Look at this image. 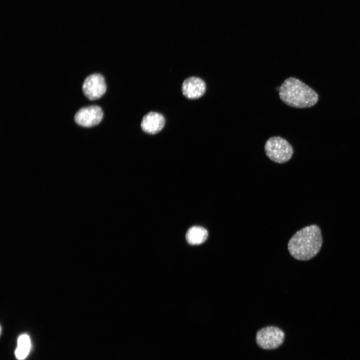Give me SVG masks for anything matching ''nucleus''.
<instances>
[{
	"instance_id": "nucleus-1",
	"label": "nucleus",
	"mask_w": 360,
	"mask_h": 360,
	"mask_svg": "<svg viewBox=\"0 0 360 360\" xmlns=\"http://www.w3.org/2000/svg\"><path fill=\"white\" fill-rule=\"evenodd\" d=\"M322 244L320 227L312 224L302 228L292 236L288 243V250L294 258L308 260L318 253Z\"/></svg>"
},
{
	"instance_id": "nucleus-2",
	"label": "nucleus",
	"mask_w": 360,
	"mask_h": 360,
	"mask_svg": "<svg viewBox=\"0 0 360 360\" xmlns=\"http://www.w3.org/2000/svg\"><path fill=\"white\" fill-rule=\"evenodd\" d=\"M279 96L286 104L294 108H306L314 106L318 100V94L300 80L290 77L280 87Z\"/></svg>"
},
{
	"instance_id": "nucleus-3",
	"label": "nucleus",
	"mask_w": 360,
	"mask_h": 360,
	"mask_svg": "<svg viewBox=\"0 0 360 360\" xmlns=\"http://www.w3.org/2000/svg\"><path fill=\"white\" fill-rule=\"evenodd\" d=\"M268 158L272 161L282 164L288 162L292 156L293 148L290 143L280 136L268 138L264 145Z\"/></svg>"
},
{
	"instance_id": "nucleus-5",
	"label": "nucleus",
	"mask_w": 360,
	"mask_h": 360,
	"mask_svg": "<svg viewBox=\"0 0 360 360\" xmlns=\"http://www.w3.org/2000/svg\"><path fill=\"white\" fill-rule=\"evenodd\" d=\"M84 96L90 100L101 98L106 90V84L104 76L98 73L91 74L84 80L82 86Z\"/></svg>"
},
{
	"instance_id": "nucleus-10",
	"label": "nucleus",
	"mask_w": 360,
	"mask_h": 360,
	"mask_svg": "<svg viewBox=\"0 0 360 360\" xmlns=\"http://www.w3.org/2000/svg\"><path fill=\"white\" fill-rule=\"evenodd\" d=\"M31 347L30 340L26 334H22L18 339V346L15 355L18 360H24L28 355Z\"/></svg>"
},
{
	"instance_id": "nucleus-9",
	"label": "nucleus",
	"mask_w": 360,
	"mask_h": 360,
	"mask_svg": "<svg viewBox=\"0 0 360 360\" xmlns=\"http://www.w3.org/2000/svg\"><path fill=\"white\" fill-rule=\"evenodd\" d=\"M208 236V230L200 226H194L190 228L186 236L188 242L192 245L202 244L206 240Z\"/></svg>"
},
{
	"instance_id": "nucleus-7",
	"label": "nucleus",
	"mask_w": 360,
	"mask_h": 360,
	"mask_svg": "<svg viewBox=\"0 0 360 360\" xmlns=\"http://www.w3.org/2000/svg\"><path fill=\"white\" fill-rule=\"evenodd\" d=\"M182 94L186 98L194 100L202 96L206 90L205 82L202 78L196 76H191L186 78L182 86Z\"/></svg>"
},
{
	"instance_id": "nucleus-6",
	"label": "nucleus",
	"mask_w": 360,
	"mask_h": 360,
	"mask_svg": "<svg viewBox=\"0 0 360 360\" xmlns=\"http://www.w3.org/2000/svg\"><path fill=\"white\" fill-rule=\"evenodd\" d=\"M103 116L102 108L99 106L92 105L80 109L75 114L74 120L78 124L90 128L98 124Z\"/></svg>"
},
{
	"instance_id": "nucleus-8",
	"label": "nucleus",
	"mask_w": 360,
	"mask_h": 360,
	"mask_svg": "<svg viewBox=\"0 0 360 360\" xmlns=\"http://www.w3.org/2000/svg\"><path fill=\"white\" fill-rule=\"evenodd\" d=\"M165 124V119L161 114L150 112L143 117L141 122L142 130L149 134H156L160 132Z\"/></svg>"
},
{
	"instance_id": "nucleus-4",
	"label": "nucleus",
	"mask_w": 360,
	"mask_h": 360,
	"mask_svg": "<svg viewBox=\"0 0 360 360\" xmlns=\"http://www.w3.org/2000/svg\"><path fill=\"white\" fill-rule=\"evenodd\" d=\"M256 338L260 348L264 350H273L283 343L284 334L278 327L269 326L260 330L256 333Z\"/></svg>"
}]
</instances>
